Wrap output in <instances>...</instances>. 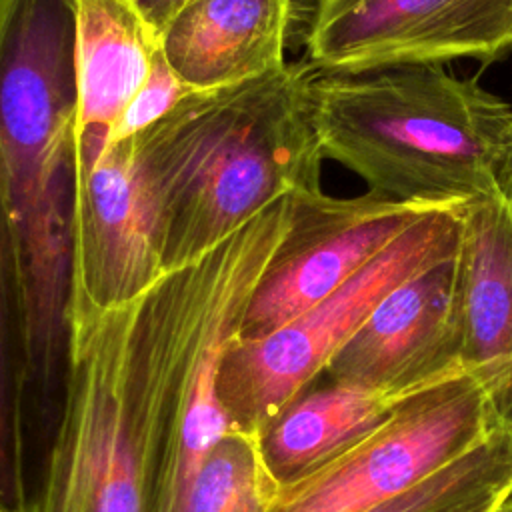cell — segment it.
<instances>
[{"label": "cell", "instance_id": "8992f818", "mask_svg": "<svg viewBox=\"0 0 512 512\" xmlns=\"http://www.w3.org/2000/svg\"><path fill=\"white\" fill-rule=\"evenodd\" d=\"M494 430L484 390L462 368L408 396L378 432L344 456L278 488L268 512H364Z\"/></svg>", "mask_w": 512, "mask_h": 512}, {"label": "cell", "instance_id": "ac0fdd59", "mask_svg": "<svg viewBox=\"0 0 512 512\" xmlns=\"http://www.w3.org/2000/svg\"><path fill=\"white\" fill-rule=\"evenodd\" d=\"M188 92L190 90L170 68L158 46L146 80L132 96L112 130L110 144L138 136L154 122L164 118Z\"/></svg>", "mask_w": 512, "mask_h": 512}, {"label": "cell", "instance_id": "ba28073f", "mask_svg": "<svg viewBox=\"0 0 512 512\" xmlns=\"http://www.w3.org/2000/svg\"><path fill=\"white\" fill-rule=\"evenodd\" d=\"M438 208L444 204L400 202L370 190L352 198L322 188L294 192L288 228L256 284L240 338L266 336L310 310Z\"/></svg>", "mask_w": 512, "mask_h": 512}, {"label": "cell", "instance_id": "9a60e30c", "mask_svg": "<svg viewBox=\"0 0 512 512\" xmlns=\"http://www.w3.org/2000/svg\"><path fill=\"white\" fill-rule=\"evenodd\" d=\"M26 310L14 228L0 190V512H32L24 436Z\"/></svg>", "mask_w": 512, "mask_h": 512}, {"label": "cell", "instance_id": "ffe728a7", "mask_svg": "<svg viewBox=\"0 0 512 512\" xmlns=\"http://www.w3.org/2000/svg\"><path fill=\"white\" fill-rule=\"evenodd\" d=\"M496 512H512V496H510L504 504H500V506L496 508Z\"/></svg>", "mask_w": 512, "mask_h": 512}, {"label": "cell", "instance_id": "6da1fadb", "mask_svg": "<svg viewBox=\"0 0 512 512\" xmlns=\"http://www.w3.org/2000/svg\"><path fill=\"white\" fill-rule=\"evenodd\" d=\"M286 196L136 300L70 316L58 424L32 512H148L192 356L220 308L258 284L290 222Z\"/></svg>", "mask_w": 512, "mask_h": 512}, {"label": "cell", "instance_id": "3957f363", "mask_svg": "<svg viewBox=\"0 0 512 512\" xmlns=\"http://www.w3.org/2000/svg\"><path fill=\"white\" fill-rule=\"evenodd\" d=\"M306 60L190 90L134 136V166L164 272L202 258L274 202L320 186Z\"/></svg>", "mask_w": 512, "mask_h": 512}, {"label": "cell", "instance_id": "30bf717a", "mask_svg": "<svg viewBox=\"0 0 512 512\" xmlns=\"http://www.w3.org/2000/svg\"><path fill=\"white\" fill-rule=\"evenodd\" d=\"M164 274L134 166V138L76 172L66 320L124 306ZM68 324V322H66Z\"/></svg>", "mask_w": 512, "mask_h": 512}, {"label": "cell", "instance_id": "e0dca14e", "mask_svg": "<svg viewBox=\"0 0 512 512\" xmlns=\"http://www.w3.org/2000/svg\"><path fill=\"white\" fill-rule=\"evenodd\" d=\"M276 494L260 436L232 426L202 460L180 512H268Z\"/></svg>", "mask_w": 512, "mask_h": 512}, {"label": "cell", "instance_id": "52a82bcc", "mask_svg": "<svg viewBox=\"0 0 512 512\" xmlns=\"http://www.w3.org/2000/svg\"><path fill=\"white\" fill-rule=\"evenodd\" d=\"M304 52L320 74L492 64L512 56V0H314Z\"/></svg>", "mask_w": 512, "mask_h": 512}, {"label": "cell", "instance_id": "8fae6325", "mask_svg": "<svg viewBox=\"0 0 512 512\" xmlns=\"http://www.w3.org/2000/svg\"><path fill=\"white\" fill-rule=\"evenodd\" d=\"M462 368L512 434V192L460 204Z\"/></svg>", "mask_w": 512, "mask_h": 512}, {"label": "cell", "instance_id": "2e32d148", "mask_svg": "<svg viewBox=\"0 0 512 512\" xmlns=\"http://www.w3.org/2000/svg\"><path fill=\"white\" fill-rule=\"evenodd\" d=\"M512 496V434L494 430L468 452L364 512H492Z\"/></svg>", "mask_w": 512, "mask_h": 512}, {"label": "cell", "instance_id": "d6986e66", "mask_svg": "<svg viewBox=\"0 0 512 512\" xmlns=\"http://www.w3.org/2000/svg\"><path fill=\"white\" fill-rule=\"evenodd\" d=\"M138 14L146 20V24L160 36L168 20L190 0H128Z\"/></svg>", "mask_w": 512, "mask_h": 512}, {"label": "cell", "instance_id": "4fadbf2b", "mask_svg": "<svg viewBox=\"0 0 512 512\" xmlns=\"http://www.w3.org/2000/svg\"><path fill=\"white\" fill-rule=\"evenodd\" d=\"M76 82L74 124L76 172L96 164L112 130L146 80L158 36L128 0H74Z\"/></svg>", "mask_w": 512, "mask_h": 512}, {"label": "cell", "instance_id": "277c9868", "mask_svg": "<svg viewBox=\"0 0 512 512\" xmlns=\"http://www.w3.org/2000/svg\"><path fill=\"white\" fill-rule=\"evenodd\" d=\"M312 126L324 158L400 202L466 204L512 192V104L444 66L314 72Z\"/></svg>", "mask_w": 512, "mask_h": 512}, {"label": "cell", "instance_id": "7c38bea8", "mask_svg": "<svg viewBox=\"0 0 512 512\" xmlns=\"http://www.w3.org/2000/svg\"><path fill=\"white\" fill-rule=\"evenodd\" d=\"M294 0H190L158 36L188 90H216L286 66Z\"/></svg>", "mask_w": 512, "mask_h": 512}, {"label": "cell", "instance_id": "9c48e42d", "mask_svg": "<svg viewBox=\"0 0 512 512\" xmlns=\"http://www.w3.org/2000/svg\"><path fill=\"white\" fill-rule=\"evenodd\" d=\"M460 352L456 248L396 284L336 352L324 376L330 382L406 398L462 370Z\"/></svg>", "mask_w": 512, "mask_h": 512}, {"label": "cell", "instance_id": "5bb4252c", "mask_svg": "<svg viewBox=\"0 0 512 512\" xmlns=\"http://www.w3.org/2000/svg\"><path fill=\"white\" fill-rule=\"evenodd\" d=\"M406 398L330 380L308 386L258 434L264 464L278 488L290 486L378 432Z\"/></svg>", "mask_w": 512, "mask_h": 512}, {"label": "cell", "instance_id": "7a4b0ae2", "mask_svg": "<svg viewBox=\"0 0 512 512\" xmlns=\"http://www.w3.org/2000/svg\"><path fill=\"white\" fill-rule=\"evenodd\" d=\"M76 108L74 0H0V190L22 274L24 436L36 470L66 382Z\"/></svg>", "mask_w": 512, "mask_h": 512}, {"label": "cell", "instance_id": "5b68a950", "mask_svg": "<svg viewBox=\"0 0 512 512\" xmlns=\"http://www.w3.org/2000/svg\"><path fill=\"white\" fill-rule=\"evenodd\" d=\"M460 226V204L438 208L310 310L266 336H238L228 346L218 376V396L230 426L260 434L324 374L396 284L458 248Z\"/></svg>", "mask_w": 512, "mask_h": 512}, {"label": "cell", "instance_id": "44dd1931", "mask_svg": "<svg viewBox=\"0 0 512 512\" xmlns=\"http://www.w3.org/2000/svg\"><path fill=\"white\" fill-rule=\"evenodd\" d=\"M492 512H496V510H492Z\"/></svg>", "mask_w": 512, "mask_h": 512}]
</instances>
